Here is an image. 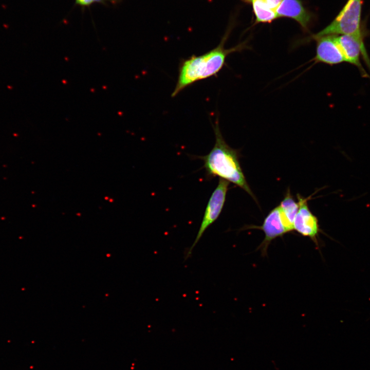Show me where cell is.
I'll return each mask as SVG.
<instances>
[{
	"label": "cell",
	"mask_w": 370,
	"mask_h": 370,
	"mask_svg": "<svg viewBox=\"0 0 370 370\" xmlns=\"http://www.w3.org/2000/svg\"><path fill=\"white\" fill-rule=\"evenodd\" d=\"M230 29L231 26L228 28L216 47L200 55H193L180 62L176 84L172 94V97L177 96L192 84L217 75L225 64L229 54L246 48L244 43L231 48H225L224 45L229 36Z\"/></svg>",
	"instance_id": "6da1fadb"
},
{
	"label": "cell",
	"mask_w": 370,
	"mask_h": 370,
	"mask_svg": "<svg viewBox=\"0 0 370 370\" xmlns=\"http://www.w3.org/2000/svg\"><path fill=\"white\" fill-rule=\"evenodd\" d=\"M213 127L215 137L214 146L207 155L197 157L203 162L206 176L209 178L219 177L231 182L255 199L240 167L238 151L226 143L221 133L217 120Z\"/></svg>",
	"instance_id": "7a4b0ae2"
},
{
	"label": "cell",
	"mask_w": 370,
	"mask_h": 370,
	"mask_svg": "<svg viewBox=\"0 0 370 370\" xmlns=\"http://www.w3.org/2000/svg\"><path fill=\"white\" fill-rule=\"evenodd\" d=\"M362 0H348L335 18L325 28L309 38L316 40L321 36L349 34L362 30L361 23Z\"/></svg>",
	"instance_id": "3957f363"
},
{
	"label": "cell",
	"mask_w": 370,
	"mask_h": 370,
	"mask_svg": "<svg viewBox=\"0 0 370 370\" xmlns=\"http://www.w3.org/2000/svg\"><path fill=\"white\" fill-rule=\"evenodd\" d=\"M364 32L362 30L357 33L337 36L336 40L342 51L345 62L356 66L363 78H369V75L361 62V56L370 70V58L364 42Z\"/></svg>",
	"instance_id": "277c9868"
},
{
	"label": "cell",
	"mask_w": 370,
	"mask_h": 370,
	"mask_svg": "<svg viewBox=\"0 0 370 370\" xmlns=\"http://www.w3.org/2000/svg\"><path fill=\"white\" fill-rule=\"evenodd\" d=\"M229 185V181L221 178L219 179L217 186L212 192L208 202L195 240L185 254V260L190 257L192 250L204 232L215 221L220 214L226 201Z\"/></svg>",
	"instance_id": "5b68a950"
},
{
	"label": "cell",
	"mask_w": 370,
	"mask_h": 370,
	"mask_svg": "<svg viewBox=\"0 0 370 370\" xmlns=\"http://www.w3.org/2000/svg\"><path fill=\"white\" fill-rule=\"evenodd\" d=\"M299 208L294 221V230L301 235L309 237L318 247V236L320 231L318 220L310 211L307 198L297 194Z\"/></svg>",
	"instance_id": "8992f818"
},
{
	"label": "cell",
	"mask_w": 370,
	"mask_h": 370,
	"mask_svg": "<svg viewBox=\"0 0 370 370\" xmlns=\"http://www.w3.org/2000/svg\"><path fill=\"white\" fill-rule=\"evenodd\" d=\"M253 228L262 230L265 234L264 239L257 248L263 256L267 255L268 247L273 239L282 237L287 233L282 220L279 206L269 213L262 226Z\"/></svg>",
	"instance_id": "52a82bcc"
},
{
	"label": "cell",
	"mask_w": 370,
	"mask_h": 370,
	"mask_svg": "<svg viewBox=\"0 0 370 370\" xmlns=\"http://www.w3.org/2000/svg\"><path fill=\"white\" fill-rule=\"evenodd\" d=\"M315 40L317 41L316 54L312 60L315 63H323L334 65L345 62L336 35L323 36Z\"/></svg>",
	"instance_id": "ba28073f"
},
{
	"label": "cell",
	"mask_w": 370,
	"mask_h": 370,
	"mask_svg": "<svg viewBox=\"0 0 370 370\" xmlns=\"http://www.w3.org/2000/svg\"><path fill=\"white\" fill-rule=\"evenodd\" d=\"M278 17H286L296 21L305 30H307L312 14L303 6L301 0H282L275 10Z\"/></svg>",
	"instance_id": "9c48e42d"
},
{
	"label": "cell",
	"mask_w": 370,
	"mask_h": 370,
	"mask_svg": "<svg viewBox=\"0 0 370 370\" xmlns=\"http://www.w3.org/2000/svg\"><path fill=\"white\" fill-rule=\"evenodd\" d=\"M279 206L282 220L287 233L294 230V221L300 204L299 201H295L289 189L287 190L284 199Z\"/></svg>",
	"instance_id": "30bf717a"
},
{
	"label": "cell",
	"mask_w": 370,
	"mask_h": 370,
	"mask_svg": "<svg viewBox=\"0 0 370 370\" xmlns=\"http://www.w3.org/2000/svg\"><path fill=\"white\" fill-rule=\"evenodd\" d=\"M252 5L255 16V24L270 23L278 16L275 11L271 9L266 0H241Z\"/></svg>",
	"instance_id": "8fae6325"
},
{
	"label": "cell",
	"mask_w": 370,
	"mask_h": 370,
	"mask_svg": "<svg viewBox=\"0 0 370 370\" xmlns=\"http://www.w3.org/2000/svg\"><path fill=\"white\" fill-rule=\"evenodd\" d=\"M123 0H75V6H80L84 9L86 7L89 8L95 4H100L103 6H108V3L116 5L120 3Z\"/></svg>",
	"instance_id": "7c38bea8"
},
{
	"label": "cell",
	"mask_w": 370,
	"mask_h": 370,
	"mask_svg": "<svg viewBox=\"0 0 370 370\" xmlns=\"http://www.w3.org/2000/svg\"><path fill=\"white\" fill-rule=\"evenodd\" d=\"M269 8L273 11L275 10L281 4L282 0H266Z\"/></svg>",
	"instance_id": "4fadbf2b"
}]
</instances>
